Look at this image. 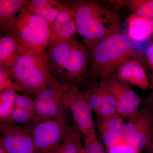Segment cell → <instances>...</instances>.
Wrapping results in <instances>:
<instances>
[{
  "label": "cell",
  "mask_w": 153,
  "mask_h": 153,
  "mask_svg": "<svg viewBox=\"0 0 153 153\" xmlns=\"http://www.w3.org/2000/svg\"><path fill=\"white\" fill-rule=\"evenodd\" d=\"M125 120L119 115L116 114L96 120V126L101 142L106 150L123 139L122 129Z\"/></svg>",
  "instance_id": "4fadbf2b"
},
{
  "label": "cell",
  "mask_w": 153,
  "mask_h": 153,
  "mask_svg": "<svg viewBox=\"0 0 153 153\" xmlns=\"http://www.w3.org/2000/svg\"><path fill=\"white\" fill-rule=\"evenodd\" d=\"M7 32L13 34L25 49L46 50L52 29L47 21L23 8L10 25Z\"/></svg>",
  "instance_id": "5b68a950"
},
{
  "label": "cell",
  "mask_w": 153,
  "mask_h": 153,
  "mask_svg": "<svg viewBox=\"0 0 153 153\" xmlns=\"http://www.w3.org/2000/svg\"><path fill=\"white\" fill-rule=\"evenodd\" d=\"M106 151L107 153H139L140 152L126 143L123 139Z\"/></svg>",
  "instance_id": "4316f807"
},
{
  "label": "cell",
  "mask_w": 153,
  "mask_h": 153,
  "mask_svg": "<svg viewBox=\"0 0 153 153\" xmlns=\"http://www.w3.org/2000/svg\"><path fill=\"white\" fill-rule=\"evenodd\" d=\"M146 150L149 153H153V129L151 134L150 139L147 146Z\"/></svg>",
  "instance_id": "f1b7e54d"
},
{
  "label": "cell",
  "mask_w": 153,
  "mask_h": 153,
  "mask_svg": "<svg viewBox=\"0 0 153 153\" xmlns=\"http://www.w3.org/2000/svg\"><path fill=\"white\" fill-rule=\"evenodd\" d=\"M146 102L147 105L153 106V93L148 97Z\"/></svg>",
  "instance_id": "f546056e"
},
{
  "label": "cell",
  "mask_w": 153,
  "mask_h": 153,
  "mask_svg": "<svg viewBox=\"0 0 153 153\" xmlns=\"http://www.w3.org/2000/svg\"><path fill=\"white\" fill-rule=\"evenodd\" d=\"M153 129V107L147 105L127 120L122 129V137L126 143L140 152L146 148Z\"/></svg>",
  "instance_id": "52a82bcc"
},
{
  "label": "cell",
  "mask_w": 153,
  "mask_h": 153,
  "mask_svg": "<svg viewBox=\"0 0 153 153\" xmlns=\"http://www.w3.org/2000/svg\"><path fill=\"white\" fill-rule=\"evenodd\" d=\"M91 52L90 68L82 81L105 80L133 55L131 39L120 30L100 41Z\"/></svg>",
  "instance_id": "277c9868"
},
{
  "label": "cell",
  "mask_w": 153,
  "mask_h": 153,
  "mask_svg": "<svg viewBox=\"0 0 153 153\" xmlns=\"http://www.w3.org/2000/svg\"><path fill=\"white\" fill-rule=\"evenodd\" d=\"M81 134L73 125L66 139L60 145L56 153H83Z\"/></svg>",
  "instance_id": "d6986e66"
},
{
  "label": "cell",
  "mask_w": 153,
  "mask_h": 153,
  "mask_svg": "<svg viewBox=\"0 0 153 153\" xmlns=\"http://www.w3.org/2000/svg\"><path fill=\"white\" fill-rule=\"evenodd\" d=\"M10 69L16 92L35 95L58 81L49 70L46 50L26 49Z\"/></svg>",
  "instance_id": "3957f363"
},
{
  "label": "cell",
  "mask_w": 153,
  "mask_h": 153,
  "mask_svg": "<svg viewBox=\"0 0 153 153\" xmlns=\"http://www.w3.org/2000/svg\"><path fill=\"white\" fill-rule=\"evenodd\" d=\"M116 114H117L116 101L105 81L101 103L98 111L95 114L97 120L106 118Z\"/></svg>",
  "instance_id": "ffe728a7"
},
{
  "label": "cell",
  "mask_w": 153,
  "mask_h": 153,
  "mask_svg": "<svg viewBox=\"0 0 153 153\" xmlns=\"http://www.w3.org/2000/svg\"><path fill=\"white\" fill-rule=\"evenodd\" d=\"M33 124L1 123L0 141L8 153H36L32 137Z\"/></svg>",
  "instance_id": "9c48e42d"
},
{
  "label": "cell",
  "mask_w": 153,
  "mask_h": 153,
  "mask_svg": "<svg viewBox=\"0 0 153 153\" xmlns=\"http://www.w3.org/2000/svg\"><path fill=\"white\" fill-rule=\"evenodd\" d=\"M17 93L13 89H5L0 91V121L5 123L8 119L12 110L15 106Z\"/></svg>",
  "instance_id": "44dd1931"
},
{
  "label": "cell",
  "mask_w": 153,
  "mask_h": 153,
  "mask_svg": "<svg viewBox=\"0 0 153 153\" xmlns=\"http://www.w3.org/2000/svg\"><path fill=\"white\" fill-rule=\"evenodd\" d=\"M64 5V1L55 0H31L28 1L24 7L27 10L45 19L52 29Z\"/></svg>",
  "instance_id": "9a60e30c"
},
{
  "label": "cell",
  "mask_w": 153,
  "mask_h": 153,
  "mask_svg": "<svg viewBox=\"0 0 153 153\" xmlns=\"http://www.w3.org/2000/svg\"><path fill=\"white\" fill-rule=\"evenodd\" d=\"M146 56L148 62L153 68V43L149 45L146 49Z\"/></svg>",
  "instance_id": "83f0119b"
},
{
  "label": "cell",
  "mask_w": 153,
  "mask_h": 153,
  "mask_svg": "<svg viewBox=\"0 0 153 153\" xmlns=\"http://www.w3.org/2000/svg\"><path fill=\"white\" fill-rule=\"evenodd\" d=\"M27 1L0 0V28L3 33H7L10 25Z\"/></svg>",
  "instance_id": "2e32d148"
},
{
  "label": "cell",
  "mask_w": 153,
  "mask_h": 153,
  "mask_svg": "<svg viewBox=\"0 0 153 153\" xmlns=\"http://www.w3.org/2000/svg\"><path fill=\"white\" fill-rule=\"evenodd\" d=\"M115 73L118 78L129 85L137 86L146 91L150 87L144 68L133 57L122 64Z\"/></svg>",
  "instance_id": "7c38bea8"
},
{
  "label": "cell",
  "mask_w": 153,
  "mask_h": 153,
  "mask_svg": "<svg viewBox=\"0 0 153 153\" xmlns=\"http://www.w3.org/2000/svg\"><path fill=\"white\" fill-rule=\"evenodd\" d=\"M48 66L58 81L79 85L85 78L91 63V52L77 37H73L48 49Z\"/></svg>",
  "instance_id": "7a4b0ae2"
},
{
  "label": "cell",
  "mask_w": 153,
  "mask_h": 153,
  "mask_svg": "<svg viewBox=\"0 0 153 153\" xmlns=\"http://www.w3.org/2000/svg\"><path fill=\"white\" fill-rule=\"evenodd\" d=\"M71 127L69 115L34 123L32 134L36 153H56Z\"/></svg>",
  "instance_id": "8992f818"
},
{
  "label": "cell",
  "mask_w": 153,
  "mask_h": 153,
  "mask_svg": "<svg viewBox=\"0 0 153 153\" xmlns=\"http://www.w3.org/2000/svg\"><path fill=\"white\" fill-rule=\"evenodd\" d=\"M0 153H8L3 146L2 143L1 141H0Z\"/></svg>",
  "instance_id": "1f68e13d"
},
{
  "label": "cell",
  "mask_w": 153,
  "mask_h": 153,
  "mask_svg": "<svg viewBox=\"0 0 153 153\" xmlns=\"http://www.w3.org/2000/svg\"><path fill=\"white\" fill-rule=\"evenodd\" d=\"M7 88L16 91V84L11 76L10 68H0V91Z\"/></svg>",
  "instance_id": "d4e9b609"
},
{
  "label": "cell",
  "mask_w": 153,
  "mask_h": 153,
  "mask_svg": "<svg viewBox=\"0 0 153 153\" xmlns=\"http://www.w3.org/2000/svg\"><path fill=\"white\" fill-rule=\"evenodd\" d=\"M36 121V116L34 114L15 105L5 123L28 124L34 123Z\"/></svg>",
  "instance_id": "7402d4cb"
},
{
  "label": "cell",
  "mask_w": 153,
  "mask_h": 153,
  "mask_svg": "<svg viewBox=\"0 0 153 153\" xmlns=\"http://www.w3.org/2000/svg\"><path fill=\"white\" fill-rule=\"evenodd\" d=\"M29 94H17L15 99V106L35 114V100ZM36 116V115H35Z\"/></svg>",
  "instance_id": "cb8c5ba5"
},
{
  "label": "cell",
  "mask_w": 153,
  "mask_h": 153,
  "mask_svg": "<svg viewBox=\"0 0 153 153\" xmlns=\"http://www.w3.org/2000/svg\"><path fill=\"white\" fill-rule=\"evenodd\" d=\"M147 153H148V152H147Z\"/></svg>",
  "instance_id": "d6a6232c"
},
{
  "label": "cell",
  "mask_w": 153,
  "mask_h": 153,
  "mask_svg": "<svg viewBox=\"0 0 153 153\" xmlns=\"http://www.w3.org/2000/svg\"><path fill=\"white\" fill-rule=\"evenodd\" d=\"M63 8L55 20L52 28V36L49 49L70 39L77 33L74 12L64 1Z\"/></svg>",
  "instance_id": "8fae6325"
},
{
  "label": "cell",
  "mask_w": 153,
  "mask_h": 153,
  "mask_svg": "<svg viewBox=\"0 0 153 153\" xmlns=\"http://www.w3.org/2000/svg\"><path fill=\"white\" fill-rule=\"evenodd\" d=\"M104 80L107 87L115 99L117 114L127 120L138 112L141 100L130 85L115 74Z\"/></svg>",
  "instance_id": "30bf717a"
},
{
  "label": "cell",
  "mask_w": 153,
  "mask_h": 153,
  "mask_svg": "<svg viewBox=\"0 0 153 153\" xmlns=\"http://www.w3.org/2000/svg\"><path fill=\"white\" fill-rule=\"evenodd\" d=\"M122 3L131 11V15L153 20V0H125Z\"/></svg>",
  "instance_id": "ac0fdd59"
},
{
  "label": "cell",
  "mask_w": 153,
  "mask_h": 153,
  "mask_svg": "<svg viewBox=\"0 0 153 153\" xmlns=\"http://www.w3.org/2000/svg\"><path fill=\"white\" fill-rule=\"evenodd\" d=\"M149 27L151 36H153V19L149 21Z\"/></svg>",
  "instance_id": "4dcf8cb0"
},
{
  "label": "cell",
  "mask_w": 153,
  "mask_h": 153,
  "mask_svg": "<svg viewBox=\"0 0 153 153\" xmlns=\"http://www.w3.org/2000/svg\"><path fill=\"white\" fill-rule=\"evenodd\" d=\"M65 103L71 113L74 125L82 137L96 133L93 111L78 85L71 87L64 96Z\"/></svg>",
  "instance_id": "ba28073f"
},
{
  "label": "cell",
  "mask_w": 153,
  "mask_h": 153,
  "mask_svg": "<svg viewBox=\"0 0 153 153\" xmlns=\"http://www.w3.org/2000/svg\"><path fill=\"white\" fill-rule=\"evenodd\" d=\"M149 21L131 15L127 20L128 36L131 41H143L151 36Z\"/></svg>",
  "instance_id": "e0dca14e"
},
{
  "label": "cell",
  "mask_w": 153,
  "mask_h": 153,
  "mask_svg": "<svg viewBox=\"0 0 153 153\" xmlns=\"http://www.w3.org/2000/svg\"><path fill=\"white\" fill-rule=\"evenodd\" d=\"M34 99L35 100V114L36 117L35 123L51 118L47 103L42 100L35 98Z\"/></svg>",
  "instance_id": "484cf974"
},
{
  "label": "cell",
  "mask_w": 153,
  "mask_h": 153,
  "mask_svg": "<svg viewBox=\"0 0 153 153\" xmlns=\"http://www.w3.org/2000/svg\"><path fill=\"white\" fill-rule=\"evenodd\" d=\"M26 49L13 34L5 33L0 39V68H10Z\"/></svg>",
  "instance_id": "5bb4252c"
},
{
  "label": "cell",
  "mask_w": 153,
  "mask_h": 153,
  "mask_svg": "<svg viewBox=\"0 0 153 153\" xmlns=\"http://www.w3.org/2000/svg\"><path fill=\"white\" fill-rule=\"evenodd\" d=\"M66 1L74 12L77 33L91 51L102 40L120 31L117 15L99 1Z\"/></svg>",
  "instance_id": "6da1fadb"
},
{
  "label": "cell",
  "mask_w": 153,
  "mask_h": 153,
  "mask_svg": "<svg viewBox=\"0 0 153 153\" xmlns=\"http://www.w3.org/2000/svg\"><path fill=\"white\" fill-rule=\"evenodd\" d=\"M82 138L84 140L83 153H107L104 145L97 137L96 133Z\"/></svg>",
  "instance_id": "603a6c76"
}]
</instances>
